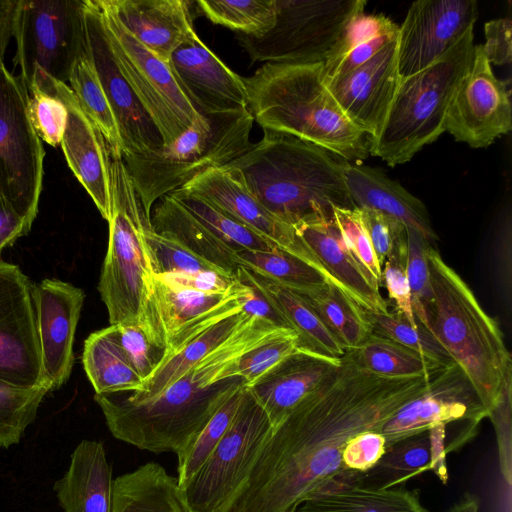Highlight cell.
Returning a JSON list of instances; mask_svg holds the SVG:
<instances>
[{
  "label": "cell",
  "mask_w": 512,
  "mask_h": 512,
  "mask_svg": "<svg viewBox=\"0 0 512 512\" xmlns=\"http://www.w3.org/2000/svg\"><path fill=\"white\" fill-rule=\"evenodd\" d=\"M295 512H431L420 491L400 488L343 486L301 503Z\"/></svg>",
  "instance_id": "obj_35"
},
{
  "label": "cell",
  "mask_w": 512,
  "mask_h": 512,
  "mask_svg": "<svg viewBox=\"0 0 512 512\" xmlns=\"http://www.w3.org/2000/svg\"><path fill=\"white\" fill-rule=\"evenodd\" d=\"M48 392L46 386L26 388L0 380V448L20 442Z\"/></svg>",
  "instance_id": "obj_45"
},
{
  "label": "cell",
  "mask_w": 512,
  "mask_h": 512,
  "mask_svg": "<svg viewBox=\"0 0 512 512\" xmlns=\"http://www.w3.org/2000/svg\"><path fill=\"white\" fill-rule=\"evenodd\" d=\"M475 0H421L413 2L397 37L400 78L430 66L474 28Z\"/></svg>",
  "instance_id": "obj_18"
},
{
  "label": "cell",
  "mask_w": 512,
  "mask_h": 512,
  "mask_svg": "<svg viewBox=\"0 0 512 512\" xmlns=\"http://www.w3.org/2000/svg\"><path fill=\"white\" fill-rule=\"evenodd\" d=\"M407 238L397 244L385 260L382 268V284H384L395 311L412 327L418 328L415 318L411 291L407 277Z\"/></svg>",
  "instance_id": "obj_52"
},
{
  "label": "cell",
  "mask_w": 512,
  "mask_h": 512,
  "mask_svg": "<svg viewBox=\"0 0 512 512\" xmlns=\"http://www.w3.org/2000/svg\"><path fill=\"white\" fill-rule=\"evenodd\" d=\"M334 219L352 255L361 268L380 287L382 270L374 253L358 208H333Z\"/></svg>",
  "instance_id": "obj_50"
},
{
  "label": "cell",
  "mask_w": 512,
  "mask_h": 512,
  "mask_svg": "<svg viewBox=\"0 0 512 512\" xmlns=\"http://www.w3.org/2000/svg\"><path fill=\"white\" fill-rule=\"evenodd\" d=\"M112 467L100 441L82 440L64 475L54 483L63 512H111Z\"/></svg>",
  "instance_id": "obj_29"
},
{
  "label": "cell",
  "mask_w": 512,
  "mask_h": 512,
  "mask_svg": "<svg viewBox=\"0 0 512 512\" xmlns=\"http://www.w3.org/2000/svg\"><path fill=\"white\" fill-rule=\"evenodd\" d=\"M473 30L430 66L400 80L370 155L396 166L410 161L442 135L453 96L473 61Z\"/></svg>",
  "instance_id": "obj_8"
},
{
  "label": "cell",
  "mask_w": 512,
  "mask_h": 512,
  "mask_svg": "<svg viewBox=\"0 0 512 512\" xmlns=\"http://www.w3.org/2000/svg\"><path fill=\"white\" fill-rule=\"evenodd\" d=\"M488 412L475 388L453 363L439 370L426 390L403 406L381 429L385 448L436 425L477 426Z\"/></svg>",
  "instance_id": "obj_17"
},
{
  "label": "cell",
  "mask_w": 512,
  "mask_h": 512,
  "mask_svg": "<svg viewBox=\"0 0 512 512\" xmlns=\"http://www.w3.org/2000/svg\"><path fill=\"white\" fill-rule=\"evenodd\" d=\"M297 350V334L283 330L244 353L238 361V375L250 387Z\"/></svg>",
  "instance_id": "obj_48"
},
{
  "label": "cell",
  "mask_w": 512,
  "mask_h": 512,
  "mask_svg": "<svg viewBox=\"0 0 512 512\" xmlns=\"http://www.w3.org/2000/svg\"><path fill=\"white\" fill-rule=\"evenodd\" d=\"M341 359L297 350L248 387L266 412L273 429L338 369Z\"/></svg>",
  "instance_id": "obj_28"
},
{
  "label": "cell",
  "mask_w": 512,
  "mask_h": 512,
  "mask_svg": "<svg viewBox=\"0 0 512 512\" xmlns=\"http://www.w3.org/2000/svg\"><path fill=\"white\" fill-rule=\"evenodd\" d=\"M399 25L383 14H356L323 62L324 80L348 73L398 37Z\"/></svg>",
  "instance_id": "obj_34"
},
{
  "label": "cell",
  "mask_w": 512,
  "mask_h": 512,
  "mask_svg": "<svg viewBox=\"0 0 512 512\" xmlns=\"http://www.w3.org/2000/svg\"><path fill=\"white\" fill-rule=\"evenodd\" d=\"M180 189L195 194L220 208L274 242L281 249L306 261L325 274L315 257L297 236L294 227L266 209L250 192L235 168L227 165L211 168Z\"/></svg>",
  "instance_id": "obj_22"
},
{
  "label": "cell",
  "mask_w": 512,
  "mask_h": 512,
  "mask_svg": "<svg viewBox=\"0 0 512 512\" xmlns=\"http://www.w3.org/2000/svg\"><path fill=\"white\" fill-rule=\"evenodd\" d=\"M34 298L42 372L52 391L70 377L75 333L85 294L71 283L46 278L34 283Z\"/></svg>",
  "instance_id": "obj_21"
},
{
  "label": "cell",
  "mask_w": 512,
  "mask_h": 512,
  "mask_svg": "<svg viewBox=\"0 0 512 512\" xmlns=\"http://www.w3.org/2000/svg\"><path fill=\"white\" fill-rule=\"evenodd\" d=\"M82 362L95 394L135 392L142 387L143 380L129 363L110 326L86 338Z\"/></svg>",
  "instance_id": "obj_36"
},
{
  "label": "cell",
  "mask_w": 512,
  "mask_h": 512,
  "mask_svg": "<svg viewBox=\"0 0 512 512\" xmlns=\"http://www.w3.org/2000/svg\"><path fill=\"white\" fill-rule=\"evenodd\" d=\"M382 270L392 249L406 240V226L397 219L368 208H358Z\"/></svg>",
  "instance_id": "obj_55"
},
{
  "label": "cell",
  "mask_w": 512,
  "mask_h": 512,
  "mask_svg": "<svg viewBox=\"0 0 512 512\" xmlns=\"http://www.w3.org/2000/svg\"><path fill=\"white\" fill-rule=\"evenodd\" d=\"M480 498L466 492L447 512H479Z\"/></svg>",
  "instance_id": "obj_63"
},
{
  "label": "cell",
  "mask_w": 512,
  "mask_h": 512,
  "mask_svg": "<svg viewBox=\"0 0 512 512\" xmlns=\"http://www.w3.org/2000/svg\"><path fill=\"white\" fill-rule=\"evenodd\" d=\"M510 17L494 19L485 23L484 52L490 63L508 65L512 58Z\"/></svg>",
  "instance_id": "obj_59"
},
{
  "label": "cell",
  "mask_w": 512,
  "mask_h": 512,
  "mask_svg": "<svg viewBox=\"0 0 512 512\" xmlns=\"http://www.w3.org/2000/svg\"><path fill=\"white\" fill-rule=\"evenodd\" d=\"M498 447L499 468L504 481L512 484V372L503 383L497 403L488 413Z\"/></svg>",
  "instance_id": "obj_54"
},
{
  "label": "cell",
  "mask_w": 512,
  "mask_h": 512,
  "mask_svg": "<svg viewBox=\"0 0 512 512\" xmlns=\"http://www.w3.org/2000/svg\"><path fill=\"white\" fill-rule=\"evenodd\" d=\"M373 333L411 348L443 365L455 363L445 349L420 325L412 327L395 311L387 313L366 310Z\"/></svg>",
  "instance_id": "obj_47"
},
{
  "label": "cell",
  "mask_w": 512,
  "mask_h": 512,
  "mask_svg": "<svg viewBox=\"0 0 512 512\" xmlns=\"http://www.w3.org/2000/svg\"><path fill=\"white\" fill-rule=\"evenodd\" d=\"M343 178L356 208L379 211L419 232L433 246L438 240L424 203L382 170L341 159Z\"/></svg>",
  "instance_id": "obj_27"
},
{
  "label": "cell",
  "mask_w": 512,
  "mask_h": 512,
  "mask_svg": "<svg viewBox=\"0 0 512 512\" xmlns=\"http://www.w3.org/2000/svg\"><path fill=\"white\" fill-rule=\"evenodd\" d=\"M154 289L168 353L209 325L241 311L239 298L246 286L236 279L228 292L203 293L169 286L155 276Z\"/></svg>",
  "instance_id": "obj_25"
},
{
  "label": "cell",
  "mask_w": 512,
  "mask_h": 512,
  "mask_svg": "<svg viewBox=\"0 0 512 512\" xmlns=\"http://www.w3.org/2000/svg\"><path fill=\"white\" fill-rule=\"evenodd\" d=\"M512 108L507 83L498 79L482 44L475 45L471 67L459 83L445 131L472 148L491 145L510 132Z\"/></svg>",
  "instance_id": "obj_15"
},
{
  "label": "cell",
  "mask_w": 512,
  "mask_h": 512,
  "mask_svg": "<svg viewBox=\"0 0 512 512\" xmlns=\"http://www.w3.org/2000/svg\"><path fill=\"white\" fill-rule=\"evenodd\" d=\"M236 259L239 266L292 290L312 289L331 283L319 269L281 248L272 251L242 250L237 252Z\"/></svg>",
  "instance_id": "obj_42"
},
{
  "label": "cell",
  "mask_w": 512,
  "mask_h": 512,
  "mask_svg": "<svg viewBox=\"0 0 512 512\" xmlns=\"http://www.w3.org/2000/svg\"><path fill=\"white\" fill-rule=\"evenodd\" d=\"M68 85L83 111L105 138L111 157L122 158L123 145L118 124L86 50L76 59L70 72Z\"/></svg>",
  "instance_id": "obj_40"
},
{
  "label": "cell",
  "mask_w": 512,
  "mask_h": 512,
  "mask_svg": "<svg viewBox=\"0 0 512 512\" xmlns=\"http://www.w3.org/2000/svg\"><path fill=\"white\" fill-rule=\"evenodd\" d=\"M195 6L211 22L253 37L269 32L278 13L276 0H198Z\"/></svg>",
  "instance_id": "obj_43"
},
{
  "label": "cell",
  "mask_w": 512,
  "mask_h": 512,
  "mask_svg": "<svg viewBox=\"0 0 512 512\" xmlns=\"http://www.w3.org/2000/svg\"><path fill=\"white\" fill-rule=\"evenodd\" d=\"M498 241L496 246L497 253V268L499 269V277L502 288L504 292L507 294L508 299L510 298V288H511V262L505 260V258L511 260V224L510 218L508 219L506 225L503 223Z\"/></svg>",
  "instance_id": "obj_61"
},
{
  "label": "cell",
  "mask_w": 512,
  "mask_h": 512,
  "mask_svg": "<svg viewBox=\"0 0 512 512\" xmlns=\"http://www.w3.org/2000/svg\"><path fill=\"white\" fill-rule=\"evenodd\" d=\"M31 88L53 95L65 105L67 123L60 146L71 171L108 222L112 206L111 156L105 138L83 111L67 83L36 67L29 90Z\"/></svg>",
  "instance_id": "obj_16"
},
{
  "label": "cell",
  "mask_w": 512,
  "mask_h": 512,
  "mask_svg": "<svg viewBox=\"0 0 512 512\" xmlns=\"http://www.w3.org/2000/svg\"><path fill=\"white\" fill-rule=\"evenodd\" d=\"M235 278L246 286L245 293L239 298L243 312L276 328L292 330L269 298L247 277L243 266L237 267Z\"/></svg>",
  "instance_id": "obj_57"
},
{
  "label": "cell",
  "mask_w": 512,
  "mask_h": 512,
  "mask_svg": "<svg viewBox=\"0 0 512 512\" xmlns=\"http://www.w3.org/2000/svg\"><path fill=\"white\" fill-rule=\"evenodd\" d=\"M427 262L432 297L426 331L463 370L489 413L512 372L501 329L434 246L427 251Z\"/></svg>",
  "instance_id": "obj_5"
},
{
  "label": "cell",
  "mask_w": 512,
  "mask_h": 512,
  "mask_svg": "<svg viewBox=\"0 0 512 512\" xmlns=\"http://www.w3.org/2000/svg\"><path fill=\"white\" fill-rule=\"evenodd\" d=\"M85 50L113 109L123 145V156L144 154L163 145L161 135L121 74L98 11L84 0Z\"/></svg>",
  "instance_id": "obj_19"
},
{
  "label": "cell",
  "mask_w": 512,
  "mask_h": 512,
  "mask_svg": "<svg viewBox=\"0 0 512 512\" xmlns=\"http://www.w3.org/2000/svg\"><path fill=\"white\" fill-rule=\"evenodd\" d=\"M29 93L0 62V190L31 225L39 208L45 151L28 113Z\"/></svg>",
  "instance_id": "obj_13"
},
{
  "label": "cell",
  "mask_w": 512,
  "mask_h": 512,
  "mask_svg": "<svg viewBox=\"0 0 512 512\" xmlns=\"http://www.w3.org/2000/svg\"><path fill=\"white\" fill-rule=\"evenodd\" d=\"M270 420L246 387L235 418L207 461L181 488L190 512H228L271 436Z\"/></svg>",
  "instance_id": "obj_9"
},
{
  "label": "cell",
  "mask_w": 512,
  "mask_h": 512,
  "mask_svg": "<svg viewBox=\"0 0 512 512\" xmlns=\"http://www.w3.org/2000/svg\"><path fill=\"white\" fill-rule=\"evenodd\" d=\"M283 330L251 317L157 396L133 403L120 393L95 394L94 400L114 438L141 450L177 454L245 385L238 375L240 357Z\"/></svg>",
  "instance_id": "obj_2"
},
{
  "label": "cell",
  "mask_w": 512,
  "mask_h": 512,
  "mask_svg": "<svg viewBox=\"0 0 512 512\" xmlns=\"http://www.w3.org/2000/svg\"><path fill=\"white\" fill-rule=\"evenodd\" d=\"M154 231L168 234L199 257L235 277L237 251L215 236L171 195L161 197L150 218Z\"/></svg>",
  "instance_id": "obj_33"
},
{
  "label": "cell",
  "mask_w": 512,
  "mask_h": 512,
  "mask_svg": "<svg viewBox=\"0 0 512 512\" xmlns=\"http://www.w3.org/2000/svg\"><path fill=\"white\" fill-rule=\"evenodd\" d=\"M31 227L0 190V251L25 236Z\"/></svg>",
  "instance_id": "obj_60"
},
{
  "label": "cell",
  "mask_w": 512,
  "mask_h": 512,
  "mask_svg": "<svg viewBox=\"0 0 512 512\" xmlns=\"http://www.w3.org/2000/svg\"><path fill=\"white\" fill-rule=\"evenodd\" d=\"M123 27L145 48L167 61L194 30L188 0H108Z\"/></svg>",
  "instance_id": "obj_26"
},
{
  "label": "cell",
  "mask_w": 512,
  "mask_h": 512,
  "mask_svg": "<svg viewBox=\"0 0 512 512\" xmlns=\"http://www.w3.org/2000/svg\"><path fill=\"white\" fill-rule=\"evenodd\" d=\"M434 375L371 374L346 352L338 369L273 429L228 512H295L310 498L355 484L342 465L346 444L362 432L381 431Z\"/></svg>",
  "instance_id": "obj_1"
},
{
  "label": "cell",
  "mask_w": 512,
  "mask_h": 512,
  "mask_svg": "<svg viewBox=\"0 0 512 512\" xmlns=\"http://www.w3.org/2000/svg\"><path fill=\"white\" fill-rule=\"evenodd\" d=\"M0 380L26 388L48 387L41 365L34 283L18 265L2 259H0Z\"/></svg>",
  "instance_id": "obj_14"
},
{
  "label": "cell",
  "mask_w": 512,
  "mask_h": 512,
  "mask_svg": "<svg viewBox=\"0 0 512 512\" xmlns=\"http://www.w3.org/2000/svg\"><path fill=\"white\" fill-rule=\"evenodd\" d=\"M294 229L333 285L364 310L389 311L379 286L361 268L346 245L333 214L311 217Z\"/></svg>",
  "instance_id": "obj_24"
},
{
  "label": "cell",
  "mask_w": 512,
  "mask_h": 512,
  "mask_svg": "<svg viewBox=\"0 0 512 512\" xmlns=\"http://www.w3.org/2000/svg\"><path fill=\"white\" fill-rule=\"evenodd\" d=\"M385 438L379 430H369L354 436L342 452L344 470L355 478L370 469L384 454Z\"/></svg>",
  "instance_id": "obj_56"
},
{
  "label": "cell",
  "mask_w": 512,
  "mask_h": 512,
  "mask_svg": "<svg viewBox=\"0 0 512 512\" xmlns=\"http://www.w3.org/2000/svg\"><path fill=\"white\" fill-rule=\"evenodd\" d=\"M247 277L269 298L298 337V350L341 359L346 350L316 312L293 290L247 269Z\"/></svg>",
  "instance_id": "obj_32"
},
{
  "label": "cell",
  "mask_w": 512,
  "mask_h": 512,
  "mask_svg": "<svg viewBox=\"0 0 512 512\" xmlns=\"http://www.w3.org/2000/svg\"><path fill=\"white\" fill-rule=\"evenodd\" d=\"M431 463L432 449L427 430L388 447L379 460L359 476L356 484L371 488L403 487L412 477L431 470Z\"/></svg>",
  "instance_id": "obj_39"
},
{
  "label": "cell",
  "mask_w": 512,
  "mask_h": 512,
  "mask_svg": "<svg viewBox=\"0 0 512 512\" xmlns=\"http://www.w3.org/2000/svg\"><path fill=\"white\" fill-rule=\"evenodd\" d=\"M18 0H0V62L14 35V22Z\"/></svg>",
  "instance_id": "obj_62"
},
{
  "label": "cell",
  "mask_w": 512,
  "mask_h": 512,
  "mask_svg": "<svg viewBox=\"0 0 512 512\" xmlns=\"http://www.w3.org/2000/svg\"><path fill=\"white\" fill-rule=\"evenodd\" d=\"M28 113L41 141L52 147L60 146L67 123V109L62 101L39 89L31 88Z\"/></svg>",
  "instance_id": "obj_53"
},
{
  "label": "cell",
  "mask_w": 512,
  "mask_h": 512,
  "mask_svg": "<svg viewBox=\"0 0 512 512\" xmlns=\"http://www.w3.org/2000/svg\"><path fill=\"white\" fill-rule=\"evenodd\" d=\"M400 80L396 39L362 65L324 84L370 148L381 133Z\"/></svg>",
  "instance_id": "obj_20"
},
{
  "label": "cell",
  "mask_w": 512,
  "mask_h": 512,
  "mask_svg": "<svg viewBox=\"0 0 512 512\" xmlns=\"http://www.w3.org/2000/svg\"><path fill=\"white\" fill-rule=\"evenodd\" d=\"M246 386L237 389L213 414L193 440L177 455V479L182 488L210 457L232 424Z\"/></svg>",
  "instance_id": "obj_44"
},
{
  "label": "cell",
  "mask_w": 512,
  "mask_h": 512,
  "mask_svg": "<svg viewBox=\"0 0 512 512\" xmlns=\"http://www.w3.org/2000/svg\"><path fill=\"white\" fill-rule=\"evenodd\" d=\"M346 352L361 370L385 377L432 376L446 367L411 348L374 333L360 346Z\"/></svg>",
  "instance_id": "obj_38"
},
{
  "label": "cell",
  "mask_w": 512,
  "mask_h": 512,
  "mask_svg": "<svg viewBox=\"0 0 512 512\" xmlns=\"http://www.w3.org/2000/svg\"><path fill=\"white\" fill-rule=\"evenodd\" d=\"M115 62L157 127L163 145L184 133L199 117L184 95L167 61L139 43L117 19L108 0H92Z\"/></svg>",
  "instance_id": "obj_11"
},
{
  "label": "cell",
  "mask_w": 512,
  "mask_h": 512,
  "mask_svg": "<svg viewBox=\"0 0 512 512\" xmlns=\"http://www.w3.org/2000/svg\"><path fill=\"white\" fill-rule=\"evenodd\" d=\"M254 119L248 109L201 114L177 139L144 153L122 157L146 217L163 196L201 173L226 166L251 146Z\"/></svg>",
  "instance_id": "obj_7"
},
{
  "label": "cell",
  "mask_w": 512,
  "mask_h": 512,
  "mask_svg": "<svg viewBox=\"0 0 512 512\" xmlns=\"http://www.w3.org/2000/svg\"><path fill=\"white\" fill-rule=\"evenodd\" d=\"M169 195L215 236L237 252L242 250L272 251L280 248L274 242L195 194L177 189Z\"/></svg>",
  "instance_id": "obj_41"
},
{
  "label": "cell",
  "mask_w": 512,
  "mask_h": 512,
  "mask_svg": "<svg viewBox=\"0 0 512 512\" xmlns=\"http://www.w3.org/2000/svg\"><path fill=\"white\" fill-rule=\"evenodd\" d=\"M227 166L273 215L295 227L333 208H356L341 159L295 136L263 129L262 139Z\"/></svg>",
  "instance_id": "obj_3"
},
{
  "label": "cell",
  "mask_w": 512,
  "mask_h": 512,
  "mask_svg": "<svg viewBox=\"0 0 512 512\" xmlns=\"http://www.w3.org/2000/svg\"><path fill=\"white\" fill-rule=\"evenodd\" d=\"M110 327L129 363L144 382L161 365L167 349L153 343L138 326L110 325Z\"/></svg>",
  "instance_id": "obj_51"
},
{
  "label": "cell",
  "mask_w": 512,
  "mask_h": 512,
  "mask_svg": "<svg viewBox=\"0 0 512 512\" xmlns=\"http://www.w3.org/2000/svg\"><path fill=\"white\" fill-rule=\"evenodd\" d=\"M243 82L247 109L263 129L295 136L346 161L370 155L367 137L325 86L323 62H266Z\"/></svg>",
  "instance_id": "obj_4"
},
{
  "label": "cell",
  "mask_w": 512,
  "mask_h": 512,
  "mask_svg": "<svg viewBox=\"0 0 512 512\" xmlns=\"http://www.w3.org/2000/svg\"><path fill=\"white\" fill-rule=\"evenodd\" d=\"M111 193L108 248L98 283L110 325L138 326L168 351L155 298L156 275L143 232L149 219L122 158L111 157Z\"/></svg>",
  "instance_id": "obj_6"
},
{
  "label": "cell",
  "mask_w": 512,
  "mask_h": 512,
  "mask_svg": "<svg viewBox=\"0 0 512 512\" xmlns=\"http://www.w3.org/2000/svg\"><path fill=\"white\" fill-rule=\"evenodd\" d=\"M111 512H190L176 476L147 462L115 478Z\"/></svg>",
  "instance_id": "obj_30"
},
{
  "label": "cell",
  "mask_w": 512,
  "mask_h": 512,
  "mask_svg": "<svg viewBox=\"0 0 512 512\" xmlns=\"http://www.w3.org/2000/svg\"><path fill=\"white\" fill-rule=\"evenodd\" d=\"M168 64L180 89L199 114L247 109L243 77L226 66L193 31Z\"/></svg>",
  "instance_id": "obj_23"
},
{
  "label": "cell",
  "mask_w": 512,
  "mask_h": 512,
  "mask_svg": "<svg viewBox=\"0 0 512 512\" xmlns=\"http://www.w3.org/2000/svg\"><path fill=\"white\" fill-rule=\"evenodd\" d=\"M407 277L417 323L426 330V310L432 297L427 251L433 246L419 232L407 228Z\"/></svg>",
  "instance_id": "obj_49"
},
{
  "label": "cell",
  "mask_w": 512,
  "mask_h": 512,
  "mask_svg": "<svg viewBox=\"0 0 512 512\" xmlns=\"http://www.w3.org/2000/svg\"><path fill=\"white\" fill-rule=\"evenodd\" d=\"M156 276L169 286L203 293H225L236 283L235 277L213 271L174 272Z\"/></svg>",
  "instance_id": "obj_58"
},
{
  "label": "cell",
  "mask_w": 512,
  "mask_h": 512,
  "mask_svg": "<svg viewBox=\"0 0 512 512\" xmlns=\"http://www.w3.org/2000/svg\"><path fill=\"white\" fill-rule=\"evenodd\" d=\"M274 27L261 37L237 33L252 61L324 62L350 20L364 11V0H276Z\"/></svg>",
  "instance_id": "obj_10"
},
{
  "label": "cell",
  "mask_w": 512,
  "mask_h": 512,
  "mask_svg": "<svg viewBox=\"0 0 512 512\" xmlns=\"http://www.w3.org/2000/svg\"><path fill=\"white\" fill-rule=\"evenodd\" d=\"M143 232L155 275L197 271H213L226 275L174 237L154 231L151 221H145Z\"/></svg>",
  "instance_id": "obj_46"
},
{
  "label": "cell",
  "mask_w": 512,
  "mask_h": 512,
  "mask_svg": "<svg viewBox=\"0 0 512 512\" xmlns=\"http://www.w3.org/2000/svg\"><path fill=\"white\" fill-rule=\"evenodd\" d=\"M13 38L14 63L28 91L36 67L68 84L85 51L84 0H18Z\"/></svg>",
  "instance_id": "obj_12"
},
{
  "label": "cell",
  "mask_w": 512,
  "mask_h": 512,
  "mask_svg": "<svg viewBox=\"0 0 512 512\" xmlns=\"http://www.w3.org/2000/svg\"><path fill=\"white\" fill-rule=\"evenodd\" d=\"M293 291L316 312L346 351L357 348L373 333L366 310L337 286L326 283Z\"/></svg>",
  "instance_id": "obj_37"
},
{
  "label": "cell",
  "mask_w": 512,
  "mask_h": 512,
  "mask_svg": "<svg viewBox=\"0 0 512 512\" xmlns=\"http://www.w3.org/2000/svg\"><path fill=\"white\" fill-rule=\"evenodd\" d=\"M251 316L235 312L195 334L176 349L168 352L158 369L143 382L142 387L129 395L120 393L129 402H142L160 394L190 367L238 331Z\"/></svg>",
  "instance_id": "obj_31"
}]
</instances>
